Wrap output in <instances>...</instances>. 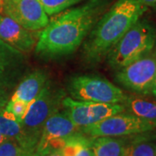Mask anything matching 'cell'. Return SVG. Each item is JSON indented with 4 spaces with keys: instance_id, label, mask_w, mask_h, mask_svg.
<instances>
[{
    "instance_id": "cell-1",
    "label": "cell",
    "mask_w": 156,
    "mask_h": 156,
    "mask_svg": "<svg viewBox=\"0 0 156 156\" xmlns=\"http://www.w3.org/2000/svg\"><path fill=\"white\" fill-rule=\"evenodd\" d=\"M111 0H89L53 19L39 34L36 54L54 58L74 53L103 15Z\"/></svg>"
},
{
    "instance_id": "cell-2",
    "label": "cell",
    "mask_w": 156,
    "mask_h": 156,
    "mask_svg": "<svg viewBox=\"0 0 156 156\" xmlns=\"http://www.w3.org/2000/svg\"><path fill=\"white\" fill-rule=\"evenodd\" d=\"M147 10L139 0H117L103 13L84 40L83 56L89 63L106 58L112 47Z\"/></svg>"
},
{
    "instance_id": "cell-3",
    "label": "cell",
    "mask_w": 156,
    "mask_h": 156,
    "mask_svg": "<svg viewBox=\"0 0 156 156\" xmlns=\"http://www.w3.org/2000/svg\"><path fill=\"white\" fill-rule=\"evenodd\" d=\"M156 44V26L147 19H139L108 53V63L118 70L151 53Z\"/></svg>"
},
{
    "instance_id": "cell-4",
    "label": "cell",
    "mask_w": 156,
    "mask_h": 156,
    "mask_svg": "<svg viewBox=\"0 0 156 156\" xmlns=\"http://www.w3.org/2000/svg\"><path fill=\"white\" fill-rule=\"evenodd\" d=\"M64 97V92L60 89L53 88L49 82L40 95L30 104L21 127L29 148L34 154L46 121L59 111Z\"/></svg>"
},
{
    "instance_id": "cell-5",
    "label": "cell",
    "mask_w": 156,
    "mask_h": 156,
    "mask_svg": "<svg viewBox=\"0 0 156 156\" xmlns=\"http://www.w3.org/2000/svg\"><path fill=\"white\" fill-rule=\"evenodd\" d=\"M68 91L73 99L102 103H122L128 98L122 89L95 75H76L69 78Z\"/></svg>"
},
{
    "instance_id": "cell-6",
    "label": "cell",
    "mask_w": 156,
    "mask_h": 156,
    "mask_svg": "<svg viewBox=\"0 0 156 156\" xmlns=\"http://www.w3.org/2000/svg\"><path fill=\"white\" fill-rule=\"evenodd\" d=\"M90 137H124L133 134L155 131L156 122L136 116L133 114L119 113L98 122L80 128Z\"/></svg>"
},
{
    "instance_id": "cell-7",
    "label": "cell",
    "mask_w": 156,
    "mask_h": 156,
    "mask_svg": "<svg viewBox=\"0 0 156 156\" xmlns=\"http://www.w3.org/2000/svg\"><path fill=\"white\" fill-rule=\"evenodd\" d=\"M156 71V56L152 51L116 70L115 81L126 89L139 95H152Z\"/></svg>"
},
{
    "instance_id": "cell-8",
    "label": "cell",
    "mask_w": 156,
    "mask_h": 156,
    "mask_svg": "<svg viewBox=\"0 0 156 156\" xmlns=\"http://www.w3.org/2000/svg\"><path fill=\"white\" fill-rule=\"evenodd\" d=\"M62 105L65 113L77 128H81L101 122L108 117L125 112L126 108L122 103H102L94 101L75 100L64 97Z\"/></svg>"
},
{
    "instance_id": "cell-9",
    "label": "cell",
    "mask_w": 156,
    "mask_h": 156,
    "mask_svg": "<svg viewBox=\"0 0 156 156\" xmlns=\"http://www.w3.org/2000/svg\"><path fill=\"white\" fill-rule=\"evenodd\" d=\"M4 13L33 31L44 29L50 23L40 0H5Z\"/></svg>"
},
{
    "instance_id": "cell-10",
    "label": "cell",
    "mask_w": 156,
    "mask_h": 156,
    "mask_svg": "<svg viewBox=\"0 0 156 156\" xmlns=\"http://www.w3.org/2000/svg\"><path fill=\"white\" fill-rule=\"evenodd\" d=\"M25 54L0 39V89L12 88L27 69Z\"/></svg>"
},
{
    "instance_id": "cell-11",
    "label": "cell",
    "mask_w": 156,
    "mask_h": 156,
    "mask_svg": "<svg viewBox=\"0 0 156 156\" xmlns=\"http://www.w3.org/2000/svg\"><path fill=\"white\" fill-rule=\"evenodd\" d=\"M80 131L65 112H56L46 121L33 156L47 155V147L51 141L67 138Z\"/></svg>"
},
{
    "instance_id": "cell-12",
    "label": "cell",
    "mask_w": 156,
    "mask_h": 156,
    "mask_svg": "<svg viewBox=\"0 0 156 156\" xmlns=\"http://www.w3.org/2000/svg\"><path fill=\"white\" fill-rule=\"evenodd\" d=\"M32 31L5 14L0 15V39L24 54L30 53L37 44V39Z\"/></svg>"
},
{
    "instance_id": "cell-13",
    "label": "cell",
    "mask_w": 156,
    "mask_h": 156,
    "mask_svg": "<svg viewBox=\"0 0 156 156\" xmlns=\"http://www.w3.org/2000/svg\"><path fill=\"white\" fill-rule=\"evenodd\" d=\"M50 82L47 73L43 69H36L28 73L17 84L11 101H23L30 104L43 91L45 86Z\"/></svg>"
},
{
    "instance_id": "cell-14",
    "label": "cell",
    "mask_w": 156,
    "mask_h": 156,
    "mask_svg": "<svg viewBox=\"0 0 156 156\" xmlns=\"http://www.w3.org/2000/svg\"><path fill=\"white\" fill-rule=\"evenodd\" d=\"M154 131L133 134L125 139L122 156H156V134Z\"/></svg>"
},
{
    "instance_id": "cell-15",
    "label": "cell",
    "mask_w": 156,
    "mask_h": 156,
    "mask_svg": "<svg viewBox=\"0 0 156 156\" xmlns=\"http://www.w3.org/2000/svg\"><path fill=\"white\" fill-rule=\"evenodd\" d=\"M125 139L122 137H94L91 144L93 156H122Z\"/></svg>"
},
{
    "instance_id": "cell-16",
    "label": "cell",
    "mask_w": 156,
    "mask_h": 156,
    "mask_svg": "<svg viewBox=\"0 0 156 156\" xmlns=\"http://www.w3.org/2000/svg\"><path fill=\"white\" fill-rule=\"evenodd\" d=\"M124 106L126 109L136 116L156 122V101L128 95V98L124 102Z\"/></svg>"
},
{
    "instance_id": "cell-17",
    "label": "cell",
    "mask_w": 156,
    "mask_h": 156,
    "mask_svg": "<svg viewBox=\"0 0 156 156\" xmlns=\"http://www.w3.org/2000/svg\"><path fill=\"white\" fill-rule=\"evenodd\" d=\"M0 133L4 134L7 139L16 140L23 147L34 154V152L30 150L27 145L21 124L14 119L5 116L2 113V110L0 111Z\"/></svg>"
},
{
    "instance_id": "cell-18",
    "label": "cell",
    "mask_w": 156,
    "mask_h": 156,
    "mask_svg": "<svg viewBox=\"0 0 156 156\" xmlns=\"http://www.w3.org/2000/svg\"><path fill=\"white\" fill-rule=\"evenodd\" d=\"M83 0H40L48 16H53L65 11Z\"/></svg>"
},
{
    "instance_id": "cell-19",
    "label": "cell",
    "mask_w": 156,
    "mask_h": 156,
    "mask_svg": "<svg viewBox=\"0 0 156 156\" xmlns=\"http://www.w3.org/2000/svg\"><path fill=\"white\" fill-rule=\"evenodd\" d=\"M30 151L23 147L16 140H5L0 145V156H33Z\"/></svg>"
},
{
    "instance_id": "cell-20",
    "label": "cell",
    "mask_w": 156,
    "mask_h": 156,
    "mask_svg": "<svg viewBox=\"0 0 156 156\" xmlns=\"http://www.w3.org/2000/svg\"><path fill=\"white\" fill-rule=\"evenodd\" d=\"M29 106H30V104L23 101L10 100L7 102L6 106L5 107V109L11 113L15 116L17 122L21 124L23 119L24 118L26 113L28 111Z\"/></svg>"
},
{
    "instance_id": "cell-21",
    "label": "cell",
    "mask_w": 156,
    "mask_h": 156,
    "mask_svg": "<svg viewBox=\"0 0 156 156\" xmlns=\"http://www.w3.org/2000/svg\"><path fill=\"white\" fill-rule=\"evenodd\" d=\"M8 94L5 89H0V111L5 108L8 102Z\"/></svg>"
},
{
    "instance_id": "cell-22",
    "label": "cell",
    "mask_w": 156,
    "mask_h": 156,
    "mask_svg": "<svg viewBox=\"0 0 156 156\" xmlns=\"http://www.w3.org/2000/svg\"><path fill=\"white\" fill-rule=\"evenodd\" d=\"M76 156H93V153H92V149H91V146L83 147V148L80 151Z\"/></svg>"
},
{
    "instance_id": "cell-23",
    "label": "cell",
    "mask_w": 156,
    "mask_h": 156,
    "mask_svg": "<svg viewBox=\"0 0 156 156\" xmlns=\"http://www.w3.org/2000/svg\"><path fill=\"white\" fill-rule=\"evenodd\" d=\"M140 3H142L146 6H154L156 5V0H139Z\"/></svg>"
},
{
    "instance_id": "cell-24",
    "label": "cell",
    "mask_w": 156,
    "mask_h": 156,
    "mask_svg": "<svg viewBox=\"0 0 156 156\" xmlns=\"http://www.w3.org/2000/svg\"><path fill=\"white\" fill-rule=\"evenodd\" d=\"M152 95L156 99V71L154 75V83H153V88H152Z\"/></svg>"
},
{
    "instance_id": "cell-25",
    "label": "cell",
    "mask_w": 156,
    "mask_h": 156,
    "mask_svg": "<svg viewBox=\"0 0 156 156\" xmlns=\"http://www.w3.org/2000/svg\"><path fill=\"white\" fill-rule=\"evenodd\" d=\"M45 156H63L62 154L61 150H57V151H54V152H52V153H50L49 154H47V155Z\"/></svg>"
},
{
    "instance_id": "cell-26",
    "label": "cell",
    "mask_w": 156,
    "mask_h": 156,
    "mask_svg": "<svg viewBox=\"0 0 156 156\" xmlns=\"http://www.w3.org/2000/svg\"><path fill=\"white\" fill-rule=\"evenodd\" d=\"M4 6H5V0H0V15L4 12Z\"/></svg>"
},
{
    "instance_id": "cell-27",
    "label": "cell",
    "mask_w": 156,
    "mask_h": 156,
    "mask_svg": "<svg viewBox=\"0 0 156 156\" xmlns=\"http://www.w3.org/2000/svg\"><path fill=\"white\" fill-rule=\"evenodd\" d=\"M5 140H7V138H6L4 134H2L1 133H0V145H1V144H2Z\"/></svg>"
},
{
    "instance_id": "cell-28",
    "label": "cell",
    "mask_w": 156,
    "mask_h": 156,
    "mask_svg": "<svg viewBox=\"0 0 156 156\" xmlns=\"http://www.w3.org/2000/svg\"><path fill=\"white\" fill-rule=\"evenodd\" d=\"M153 52L155 54V56H156V44H155V46H154V50H153Z\"/></svg>"
},
{
    "instance_id": "cell-29",
    "label": "cell",
    "mask_w": 156,
    "mask_h": 156,
    "mask_svg": "<svg viewBox=\"0 0 156 156\" xmlns=\"http://www.w3.org/2000/svg\"><path fill=\"white\" fill-rule=\"evenodd\" d=\"M153 7H154V8H155V10H156V5L154 6H153Z\"/></svg>"
}]
</instances>
